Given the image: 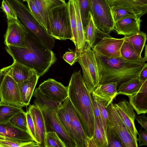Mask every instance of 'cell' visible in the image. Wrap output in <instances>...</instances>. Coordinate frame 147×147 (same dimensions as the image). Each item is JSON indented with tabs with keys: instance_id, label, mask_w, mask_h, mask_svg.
Here are the masks:
<instances>
[{
	"instance_id": "cell-1",
	"label": "cell",
	"mask_w": 147,
	"mask_h": 147,
	"mask_svg": "<svg viewBox=\"0 0 147 147\" xmlns=\"http://www.w3.org/2000/svg\"><path fill=\"white\" fill-rule=\"evenodd\" d=\"M5 49L13 61L33 69L40 76L47 72L57 60L52 49L28 33L25 47L7 46Z\"/></svg>"
},
{
	"instance_id": "cell-2",
	"label": "cell",
	"mask_w": 147,
	"mask_h": 147,
	"mask_svg": "<svg viewBox=\"0 0 147 147\" xmlns=\"http://www.w3.org/2000/svg\"><path fill=\"white\" fill-rule=\"evenodd\" d=\"M100 80V84L116 82L117 86L133 78L139 77L146 63L143 58L129 61L122 57L108 59L94 51Z\"/></svg>"
},
{
	"instance_id": "cell-3",
	"label": "cell",
	"mask_w": 147,
	"mask_h": 147,
	"mask_svg": "<svg viewBox=\"0 0 147 147\" xmlns=\"http://www.w3.org/2000/svg\"><path fill=\"white\" fill-rule=\"evenodd\" d=\"M68 88V97L80 119L88 138L93 135L94 117L91 96L81 71L74 73Z\"/></svg>"
},
{
	"instance_id": "cell-4",
	"label": "cell",
	"mask_w": 147,
	"mask_h": 147,
	"mask_svg": "<svg viewBox=\"0 0 147 147\" xmlns=\"http://www.w3.org/2000/svg\"><path fill=\"white\" fill-rule=\"evenodd\" d=\"M15 13L17 19L28 34L52 49L55 39L38 22L28 6L20 0H5Z\"/></svg>"
},
{
	"instance_id": "cell-5",
	"label": "cell",
	"mask_w": 147,
	"mask_h": 147,
	"mask_svg": "<svg viewBox=\"0 0 147 147\" xmlns=\"http://www.w3.org/2000/svg\"><path fill=\"white\" fill-rule=\"evenodd\" d=\"M47 27L48 33L55 39L73 41L67 3L55 7L50 11Z\"/></svg>"
},
{
	"instance_id": "cell-6",
	"label": "cell",
	"mask_w": 147,
	"mask_h": 147,
	"mask_svg": "<svg viewBox=\"0 0 147 147\" xmlns=\"http://www.w3.org/2000/svg\"><path fill=\"white\" fill-rule=\"evenodd\" d=\"M41 110L44 119L47 132H56L66 147H77L74 140L71 138L58 117L56 109L61 104L50 100L45 103L34 102Z\"/></svg>"
},
{
	"instance_id": "cell-7",
	"label": "cell",
	"mask_w": 147,
	"mask_h": 147,
	"mask_svg": "<svg viewBox=\"0 0 147 147\" xmlns=\"http://www.w3.org/2000/svg\"><path fill=\"white\" fill-rule=\"evenodd\" d=\"M77 61L82 68V76L86 86L92 94L100 84V80L94 53L87 43L82 51L79 52Z\"/></svg>"
},
{
	"instance_id": "cell-8",
	"label": "cell",
	"mask_w": 147,
	"mask_h": 147,
	"mask_svg": "<svg viewBox=\"0 0 147 147\" xmlns=\"http://www.w3.org/2000/svg\"><path fill=\"white\" fill-rule=\"evenodd\" d=\"M90 13L97 34L109 35L115 22L111 7L107 0H89Z\"/></svg>"
},
{
	"instance_id": "cell-9",
	"label": "cell",
	"mask_w": 147,
	"mask_h": 147,
	"mask_svg": "<svg viewBox=\"0 0 147 147\" xmlns=\"http://www.w3.org/2000/svg\"><path fill=\"white\" fill-rule=\"evenodd\" d=\"M0 104L22 108L25 106L20 97L18 83L7 75H0Z\"/></svg>"
},
{
	"instance_id": "cell-10",
	"label": "cell",
	"mask_w": 147,
	"mask_h": 147,
	"mask_svg": "<svg viewBox=\"0 0 147 147\" xmlns=\"http://www.w3.org/2000/svg\"><path fill=\"white\" fill-rule=\"evenodd\" d=\"M7 27L4 35L6 46L25 47L28 33L17 19L7 17Z\"/></svg>"
},
{
	"instance_id": "cell-11",
	"label": "cell",
	"mask_w": 147,
	"mask_h": 147,
	"mask_svg": "<svg viewBox=\"0 0 147 147\" xmlns=\"http://www.w3.org/2000/svg\"><path fill=\"white\" fill-rule=\"evenodd\" d=\"M109 114V123L124 143L125 147H138L129 131L123 122L114 104L106 108Z\"/></svg>"
},
{
	"instance_id": "cell-12",
	"label": "cell",
	"mask_w": 147,
	"mask_h": 147,
	"mask_svg": "<svg viewBox=\"0 0 147 147\" xmlns=\"http://www.w3.org/2000/svg\"><path fill=\"white\" fill-rule=\"evenodd\" d=\"M103 37L93 46L92 48L93 51L108 59L121 57L120 49L124 41V38H115L109 35Z\"/></svg>"
},
{
	"instance_id": "cell-13",
	"label": "cell",
	"mask_w": 147,
	"mask_h": 147,
	"mask_svg": "<svg viewBox=\"0 0 147 147\" xmlns=\"http://www.w3.org/2000/svg\"><path fill=\"white\" fill-rule=\"evenodd\" d=\"M38 88L42 93L56 102L61 103L68 97V86L53 79L44 81Z\"/></svg>"
},
{
	"instance_id": "cell-14",
	"label": "cell",
	"mask_w": 147,
	"mask_h": 147,
	"mask_svg": "<svg viewBox=\"0 0 147 147\" xmlns=\"http://www.w3.org/2000/svg\"><path fill=\"white\" fill-rule=\"evenodd\" d=\"M114 105L135 143L138 145V131L134 123L136 114L133 108L129 102L124 99Z\"/></svg>"
},
{
	"instance_id": "cell-15",
	"label": "cell",
	"mask_w": 147,
	"mask_h": 147,
	"mask_svg": "<svg viewBox=\"0 0 147 147\" xmlns=\"http://www.w3.org/2000/svg\"><path fill=\"white\" fill-rule=\"evenodd\" d=\"M117 86L116 82L99 84L91 94L92 96L95 101L101 102L106 108L117 96Z\"/></svg>"
},
{
	"instance_id": "cell-16",
	"label": "cell",
	"mask_w": 147,
	"mask_h": 147,
	"mask_svg": "<svg viewBox=\"0 0 147 147\" xmlns=\"http://www.w3.org/2000/svg\"><path fill=\"white\" fill-rule=\"evenodd\" d=\"M32 119L35 129L36 141L40 147H45L46 131L44 118L40 109L34 104L28 107Z\"/></svg>"
},
{
	"instance_id": "cell-17",
	"label": "cell",
	"mask_w": 147,
	"mask_h": 147,
	"mask_svg": "<svg viewBox=\"0 0 147 147\" xmlns=\"http://www.w3.org/2000/svg\"><path fill=\"white\" fill-rule=\"evenodd\" d=\"M35 72L33 69L15 61L0 69V75L8 76L18 83L24 81Z\"/></svg>"
},
{
	"instance_id": "cell-18",
	"label": "cell",
	"mask_w": 147,
	"mask_h": 147,
	"mask_svg": "<svg viewBox=\"0 0 147 147\" xmlns=\"http://www.w3.org/2000/svg\"><path fill=\"white\" fill-rule=\"evenodd\" d=\"M141 21L140 18H124L115 22L113 30L118 34L129 36L140 31Z\"/></svg>"
},
{
	"instance_id": "cell-19",
	"label": "cell",
	"mask_w": 147,
	"mask_h": 147,
	"mask_svg": "<svg viewBox=\"0 0 147 147\" xmlns=\"http://www.w3.org/2000/svg\"><path fill=\"white\" fill-rule=\"evenodd\" d=\"M57 116L71 138L75 142L77 147H86L81 137L74 129L67 112L61 103L56 109Z\"/></svg>"
},
{
	"instance_id": "cell-20",
	"label": "cell",
	"mask_w": 147,
	"mask_h": 147,
	"mask_svg": "<svg viewBox=\"0 0 147 147\" xmlns=\"http://www.w3.org/2000/svg\"><path fill=\"white\" fill-rule=\"evenodd\" d=\"M129 103L137 115L147 113V80L143 83L136 94L128 97Z\"/></svg>"
},
{
	"instance_id": "cell-21",
	"label": "cell",
	"mask_w": 147,
	"mask_h": 147,
	"mask_svg": "<svg viewBox=\"0 0 147 147\" xmlns=\"http://www.w3.org/2000/svg\"><path fill=\"white\" fill-rule=\"evenodd\" d=\"M40 76L35 72L24 81L18 83L21 98L25 106L29 105Z\"/></svg>"
},
{
	"instance_id": "cell-22",
	"label": "cell",
	"mask_w": 147,
	"mask_h": 147,
	"mask_svg": "<svg viewBox=\"0 0 147 147\" xmlns=\"http://www.w3.org/2000/svg\"><path fill=\"white\" fill-rule=\"evenodd\" d=\"M0 136L23 140H33L28 132L17 127L10 121L0 123Z\"/></svg>"
},
{
	"instance_id": "cell-23",
	"label": "cell",
	"mask_w": 147,
	"mask_h": 147,
	"mask_svg": "<svg viewBox=\"0 0 147 147\" xmlns=\"http://www.w3.org/2000/svg\"><path fill=\"white\" fill-rule=\"evenodd\" d=\"M62 105L68 113L73 126L81 137L87 147L88 137L82 126L81 121L69 97L63 102Z\"/></svg>"
},
{
	"instance_id": "cell-24",
	"label": "cell",
	"mask_w": 147,
	"mask_h": 147,
	"mask_svg": "<svg viewBox=\"0 0 147 147\" xmlns=\"http://www.w3.org/2000/svg\"><path fill=\"white\" fill-rule=\"evenodd\" d=\"M110 7L119 6L128 8L142 16L147 11V0H107Z\"/></svg>"
},
{
	"instance_id": "cell-25",
	"label": "cell",
	"mask_w": 147,
	"mask_h": 147,
	"mask_svg": "<svg viewBox=\"0 0 147 147\" xmlns=\"http://www.w3.org/2000/svg\"><path fill=\"white\" fill-rule=\"evenodd\" d=\"M42 17L47 27L48 15L53 8L66 4L65 0H31Z\"/></svg>"
},
{
	"instance_id": "cell-26",
	"label": "cell",
	"mask_w": 147,
	"mask_h": 147,
	"mask_svg": "<svg viewBox=\"0 0 147 147\" xmlns=\"http://www.w3.org/2000/svg\"><path fill=\"white\" fill-rule=\"evenodd\" d=\"M144 82L140 80L139 77H138L121 83L117 86V95L121 94L128 97L133 95L138 92Z\"/></svg>"
},
{
	"instance_id": "cell-27",
	"label": "cell",
	"mask_w": 147,
	"mask_h": 147,
	"mask_svg": "<svg viewBox=\"0 0 147 147\" xmlns=\"http://www.w3.org/2000/svg\"><path fill=\"white\" fill-rule=\"evenodd\" d=\"M73 0L77 23V40L76 50L79 52H80L84 49L86 43L84 35V29L81 19L78 2L77 0Z\"/></svg>"
},
{
	"instance_id": "cell-28",
	"label": "cell",
	"mask_w": 147,
	"mask_h": 147,
	"mask_svg": "<svg viewBox=\"0 0 147 147\" xmlns=\"http://www.w3.org/2000/svg\"><path fill=\"white\" fill-rule=\"evenodd\" d=\"M124 38V41L131 44L139 55L141 56V53L147 40L146 33L140 31L136 34L125 36Z\"/></svg>"
},
{
	"instance_id": "cell-29",
	"label": "cell",
	"mask_w": 147,
	"mask_h": 147,
	"mask_svg": "<svg viewBox=\"0 0 147 147\" xmlns=\"http://www.w3.org/2000/svg\"><path fill=\"white\" fill-rule=\"evenodd\" d=\"M40 147L34 140H23L0 136V147Z\"/></svg>"
},
{
	"instance_id": "cell-30",
	"label": "cell",
	"mask_w": 147,
	"mask_h": 147,
	"mask_svg": "<svg viewBox=\"0 0 147 147\" xmlns=\"http://www.w3.org/2000/svg\"><path fill=\"white\" fill-rule=\"evenodd\" d=\"M111 12L114 22L127 17L140 18L142 16L132 10L122 6L111 7Z\"/></svg>"
},
{
	"instance_id": "cell-31",
	"label": "cell",
	"mask_w": 147,
	"mask_h": 147,
	"mask_svg": "<svg viewBox=\"0 0 147 147\" xmlns=\"http://www.w3.org/2000/svg\"><path fill=\"white\" fill-rule=\"evenodd\" d=\"M24 111L22 108L7 104H0V123L10 121L16 114Z\"/></svg>"
},
{
	"instance_id": "cell-32",
	"label": "cell",
	"mask_w": 147,
	"mask_h": 147,
	"mask_svg": "<svg viewBox=\"0 0 147 147\" xmlns=\"http://www.w3.org/2000/svg\"><path fill=\"white\" fill-rule=\"evenodd\" d=\"M121 57L129 61H136L143 58L140 56L133 46L129 43L124 40L120 49Z\"/></svg>"
},
{
	"instance_id": "cell-33",
	"label": "cell",
	"mask_w": 147,
	"mask_h": 147,
	"mask_svg": "<svg viewBox=\"0 0 147 147\" xmlns=\"http://www.w3.org/2000/svg\"><path fill=\"white\" fill-rule=\"evenodd\" d=\"M92 137L97 147H108L107 134L104 128L97 124L95 119L94 132Z\"/></svg>"
},
{
	"instance_id": "cell-34",
	"label": "cell",
	"mask_w": 147,
	"mask_h": 147,
	"mask_svg": "<svg viewBox=\"0 0 147 147\" xmlns=\"http://www.w3.org/2000/svg\"><path fill=\"white\" fill-rule=\"evenodd\" d=\"M84 32L86 43L92 48L94 45L97 34L91 15L88 24L84 29Z\"/></svg>"
},
{
	"instance_id": "cell-35",
	"label": "cell",
	"mask_w": 147,
	"mask_h": 147,
	"mask_svg": "<svg viewBox=\"0 0 147 147\" xmlns=\"http://www.w3.org/2000/svg\"><path fill=\"white\" fill-rule=\"evenodd\" d=\"M84 29L88 24L91 17L89 0H77Z\"/></svg>"
},
{
	"instance_id": "cell-36",
	"label": "cell",
	"mask_w": 147,
	"mask_h": 147,
	"mask_svg": "<svg viewBox=\"0 0 147 147\" xmlns=\"http://www.w3.org/2000/svg\"><path fill=\"white\" fill-rule=\"evenodd\" d=\"M106 131L108 147H125L109 123L107 125Z\"/></svg>"
},
{
	"instance_id": "cell-37",
	"label": "cell",
	"mask_w": 147,
	"mask_h": 147,
	"mask_svg": "<svg viewBox=\"0 0 147 147\" xmlns=\"http://www.w3.org/2000/svg\"><path fill=\"white\" fill-rule=\"evenodd\" d=\"M67 3L73 37L72 41L74 42L76 47L77 44V34L76 20L74 0H69Z\"/></svg>"
},
{
	"instance_id": "cell-38",
	"label": "cell",
	"mask_w": 147,
	"mask_h": 147,
	"mask_svg": "<svg viewBox=\"0 0 147 147\" xmlns=\"http://www.w3.org/2000/svg\"><path fill=\"white\" fill-rule=\"evenodd\" d=\"M45 147H66L55 132H47L45 138Z\"/></svg>"
},
{
	"instance_id": "cell-39",
	"label": "cell",
	"mask_w": 147,
	"mask_h": 147,
	"mask_svg": "<svg viewBox=\"0 0 147 147\" xmlns=\"http://www.w3.org/2000/svg\"><path fill=\"white\" fill-rule=\"evenodd\" d=\"M10 121L17 127L29 132L26 114L24 111L16 114Z\"/></svg>"
},
{
	"instance_id": "cell-40",
	"label": "cell",
	"mask_w": 147,
	"mask_h": 147,
	"mask_svg": "<svg viewBox=\"0 0 147 147\" xmlns=\"http://www.w3.org/2000/svg\"><path fill=\"white\" fill-rule=\"evenodd\" d=\"M26 1L27 3L28 7L33 15L38 22L47 30V26L43 17L32 1L27 0Z\"/></svg>"
},
{
	"instance_id": "cell-41",
	"label": "cell",
	"mask_w": 147,
	"mask_h": 147,
	"mask_svg": "<svg viewBox=\"0 0 147 147\" xmlns=\"http://www.w3.org/2000/svg\"><path fill=\"white\" fill-rule=\"evenodd\" d=\"M96 102L100 111L102 124L105 131L107 134L106 131L107 127L108 125L110 122L109 114L106 108L101 102Z\"/></svg>"
},
{
	"instance_id": "cell-42",
	"label": "cell",
	"mask_w": 147,
	"mask_h": 147,
	"mask_svg": "<svg viewBox=\"0 0 147 147\" xmlns=\"http://www.w3.org/2000/svg\"><path fill=\"white\" fill-rule=\"evenodd\" d=\"M79 54V52L76 50L73 51L69 49L63 55V58L67 63L71 66L72 65L77 61Z\"/></svg>"
},
{
	"instance_id": "cell-43",
	"label": "cell",
	"mask_w": 147,
	"mask_h": 147,
	"mask_svg": "<svg viewBox=\"0 0 147 147\" xmlns=\"http://www.w3.org/2000/svg\"><path fill=\"white\" fill-rule=\"evenodd\" d=\"M1 8L6 15L7 18L11 17L17 19L15 13L8 3L5 0L2 1Z\"/></svg>"
},
{
	"instance_id": "cell-44",
	"label": "cell",
	"mask_w": 147,
	"mask_h": 147,
	"mask_svg": "<svg viewBox=\"0 0 147 147\" xmlns=\"http://www.w3.org/2000/svg\"><path fill=\"white\" fill-rule=\"evenodd\" d=\"M91 99L94 119L98 125L103 126L101 120L100 113L99 109L96 102L93 99L92 95L91 96Z\"/></svg>"
},
{
	"instance_id": "cell-45",
	"label": "cell",
	"mask_w": 147,
	"mask_h": 147,
	"mask_svg": "<svg viewBox=\"0 0 147 147\" xmlns=\"http://www.w3.org/2000/svg\"><path fill=\"white\" fill-rule=\"evenodd\" d=\"M26 114L29 133L33 140L36 141L35 129L32 119L28 110L26 112Z\"/></svg>"
},
{
	"instance_id": "cell-46",
	"label": "cell",
	"mask_w": 147,
	"mask_h": 147,
	"mask_svg": "<svg viewBox=\"0 0 147 147\" xmlns=\"http://www.w3.org/2000/svg\"><path fill=\"white\" fill-rule=\"evenodd\" d=\"M138 137L137 140L139 142L138 146H147V131L141 128L138 132Z\"/></svg>"
},
{
	"instance_id": "cell-47",
	"label": "cell",
	"mask_w": 147,
	"mask_h": 147,
	"mask_svg": "<svg viewBox=\"0 0 147 147\" xmlns=\"http://www.w3.org/2000/svg\"><path fill=\"white\" fill-rule=\"evenodd\" d=\"M135 119L140 124L142 128L147 131V118L144 114L142 115H135Z\"/></svg>"
},
{
	"instance_id": "cell-48",
	"label": "cell",
	"mask_w": 147,
	"mask_h": 147,
	"mask_svg": "<svg viewBox=\"0 0 147 147\" xmlns=\"http://www.w3.org/2000/svg\"><path fill=\"white\" fill-rule=\"evenodd\" d=\"M140 80L142 82H144L147 80V64L146 63L142 69L139 74Z\"/></svg>"
},
{
	"instance_id": "cell-49",
	"label": "cell",
	"mask_w": 147,
	"mask_h": 147,
	"mask_svg": "<svg viewBox=\"0 0 147 147\" xmlns=\"http://www.w3.org/2000/svg\"><path fill=\"white\" fill-rule=\"evenodd\" d=\"M147 45H146L145 51H144V57H143V58L144 60V61H147Z\"/></svg>"
},
{
	"instance_id": "cell-50",
	"label": "cell",
	"mask_w": 147,
	"mask_h": 147,
	"mask_svg": "<svg viewBox=\"0 0 147 147\" xmlns=\"http://www.w3.org/2000/svg\"><path fill=\"white\" fill-rule=\"evenodd\" d=\"M23 0V1H27V0Z\"/></svg>"
}]
</instances>
